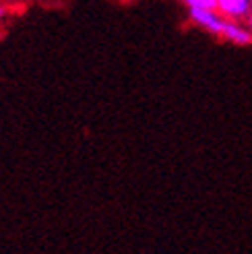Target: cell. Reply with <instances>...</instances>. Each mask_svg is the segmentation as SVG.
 Returning <instances> with one entry per match:
<instances>
[{"label": "cell", "mask_w": 252, "mask_h": 254, "mask_svg": "<svg viewBox=\"0 0 252 254\" xmlns=\"http://www.w3.org/2000/svg\"><path fill=\"white\" fill-rule=\"evenodd\" d=\"M188 17H190V21L194 25H198L200 29H205L211 35H217V37L223 35L225 25H228V21H230V19H225L223 15H219L217 8H211V10H205V8L188 10Z\"/></svg>", "instance_id": "cell-1"}, {"label": "cell", "mask_w": 252, "mask_h": 254, "mask_svg": "<svg viewBox=\"0 0 252 254\" xmlns=\"http://www.w3.org/2000/svg\"><path fill=\"white\" fill-rule=\"evenodd\" d=\"M217 12L230 21H248L252 12L250 0H217Z\"/></svg>", "instance_id": "cell-2"}, {"label": "cell", "mask_w": 252, "mask_h": 254, "mask_svg": "<svg viewBox=\"0 0 252 254\" xmlns=\"http://www.w3.org/2000/svg\"><path fill=\"white\" fill-rule=\"evenodd\" d=\"M221 40L232 42L236 46H250L252 44V31H250L248 25H244L240 21H228Z\"/></svg>", "instance_id": "cell-3"}, {"label": "cell", "mask_w": 252, "mask_h": 254, "mask_svg": "<svg viewBox=\"0 0 252 254\" xmlns=\"http://www.w3.org/2000/svg\"><path fill=\"white\" fill-rule=\"evenodd\" d=\"M182 2L188 6V10H211V8H217V0H182Z\"/></svg>", "instance_id": "cell-4"}, {"label": "cell", "mask_w": 252, "mask_h": 254, "mask_svg": "<svg viewBox=\"0 0 252 254\" xmlns=\"http://www.w3.org/2000/svg\"><path fill=\"white\" fill-rule=\"evenodd\" d=\"M4 15H6V8H4V6H0V19H4Z\"/></svg>", "instance_id": "cell-5"}, {"label": "cell", "mask_w": 252, "mask_h": 254, "mask_svg": "<svg viewBox=\"0 0 252 254\" xmlns=\"http://www.w3.org/2000/svg\"><path fill=\"white\" fill-rule=\"evenodd\" d=\"M246 25L250 27V31H252V12H250V17H248V21H246Z\"/></svg>", "instance_id": "cell-6"}, {"label": "cell", "mask_w": 252, "mask_h": 254, "mask_svg": "<svg viewBox=\"0 0 252 254\" xmlns=\"http://www.w3.org/2000/svg\"><path fill=\"white\" fill-rule=\"evenodd\" d=\"M250 2H252V0H250Z\"/></svg>", "instance_id": "cell-7"}]
</instances>
